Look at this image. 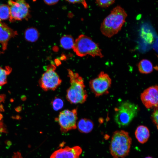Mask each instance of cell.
<instances>
[{"mask_svg": "<svg viewBox=\"0 0 158 158\" xmlns=\"http://www.w3.org/2000/svg\"><path fill=\"white\" fill-rule=\"evenodd\" d=\"M20 99L22 101H25L27 99V97L25 95H23L21 96Z\"/></svg>", "mask_w": 158, "mask_h": 158, "instance_id": "obj_30", "label": "cell"}, {"mask_svg": "<svg viewBox=\"0 0 158 158\" xmlns=\"http://www.w3.org/2000/svg\"><path fill=\"white\" fill-rule=\"evenodd\" d=\"M10 8L8 5L2 4L0 5V21L5 20L9 18Z\"/></svg>", "mask_w": 158, "mask_h": 158, "instance_id": "obj_19", "label": "cell"}, {"mask_svg": "<svg viewBox=\"0 0 158 158\" xmlns=\"http://www.w3.org/2000/svg\"><path fill=\"white\" fill-rule=\"evenodd\" d=\"M3 116L2 114L0 113V121H1L2 119L3 118Z\"/></svg>", "mask_w": 158, "mask_h": 158, "instance_id": "obj_33", "label": "cell"}, {"mask_svg": "<svg viewBox=\"0 0 158 158\" xmlns=\"http://www.w3.org/2000/svg\"><path fill=\"white\" fill-rule=\"evenodd\" d=\"M6 98V95L5 94L0 95V103L4 102Z\"/></svg>", "mask_w": 158, "mask_h": 158, "instance_id": "obj_26", "label": "cell"}, {"mask_svg": "<svg viewBox=\"0 0 158 158\" xmlns=\"http://www.w3.org/2000/svg\"><path fill=\"white\" fill-rule=\"evenodd\" d=\"M68 2L73 4L80 3L85 8L87 7V4L84 0H66Z\"/></svg>", "mask_w": 158, "mask_h": 158, "instance_id": "obj_23", "label": "cell"}, {"mask_svg": "<svg viewBox=\"0 0 158 158\" xmlns=\"http://www.w3.org/2000/svg\"><path fill=\"white\" fill-rule=\"evenodd\" d=\"M111 81L109 75L102 71L97 77L90 81L89 86L95 97H98L109 93Z\"/></svg>", "mask_w": 158, "mask_h": 158, "instance_id": "obj_8", "label": "cell"}, {"mask_svg": "<svg viewBox=\"0 0 158 158\" xmlns=\"http://www.w3.org/2000/svg\"><path fill=\"white\" fill-rule=\"evenodd\" d=\"M14 100L13 98H11L10 99V102H14Z\"/></svg>", "mask_w": 158, "mask_h": 158, "instance_id": "obj_34", "label": "cell"}, {"mask_svg": "<svg viewBox=\"0 0 158 158\" xmlns=\"http://www.w3.org/2000/svg\"><path fill=\"white\" fill-rule=\"evenodd\" d=\"M145 158H153L151 157L148 156V157H147Z\"/></svg>", "mask_w": 158, "mask_h": 158, "instance_id": "obj_35", "label": "cell"}, {"mask_svg": "<svg viewBox=\"0 0 158 158\" xmlns=\"http://www.w3.org/2000/svg\"><path fill=\"white\" fill-rule=\"evenodd\" d=\"M5 143L6 145H7L9 147L11 146L12 144L11 142L8 140H6L5 142Z\"/></svg>", "mask_w": 158, "mask_h": 158, "instance_id": "obj_29", "label": "cell"}, {"mask_svg": "<svg viewBox=\"0 0 158 158\" xmlns=\"http://www.w3.org/2000/svg\"><path fill=\"white\" fill-rule=\"evenodd\" d=\"M139 72L142 74H147L152 72L154 67L152 62L146 59L140 60L137 65Z\"/></svg>", "mask_w": 158, "mask_h": 158, "instance_id": "obj_15", "label": "cell"}, {"mask_svg": "<svg viewBox=\"0 0 158 158\" xmlns=\"http://www.w3.org/2000/svg\"><path fill=\"white\" fill-rule=\"evenodd\" d=\"M127 16L125 10L120 6L114 8L101 24L100 29L102 34L111 38L117 34L125 23Z\"/></svg>", "mask_w": 158, "mask_h": 158, "instance_id": "obj_1", "label": "cell"}, {"mask_svg": "<svg viewBox=\"0 0 158 158\" xmlns=\"http://www.w3.org/2000/svg\"><path fill=\"white\" fill-rule=\"evenodd\" d=\"M22 107L21 106H18L15 108V110L18 112H20L22 110Z\"/></svg>", "mask_w": 158, "mask_h": 158, "instance_id": "obj_27", "label": "cell"}, {"mask_svg": "<svg viewBox=\"0 0 158 158\" xmlns=\"http://www.w3.org/2000/svg\"><path fill=\"white\" fill-rule=\"evenodd\" d=\"M56 67L54 64L49 65L45 71L39 81V84L44 91L55 90L61 84L62 80L56 71Z\"/></svg>", "mask_w": 158, "mask_h": 158, "instance_id": "obj_6", "label": "cell"}, {"mask_svg": "<svg viewBox=\"0 0 158 158\" xmlns=\"http://www.w3.org/2000/svg\"><path fill=\"white\" fill-rule=\"evenodd\" d=\"M77 127L80 132L88 133L93 129L94 123L92 121L89 119L82 118L77 123Z\"/></svg>", "mask_w": 158, "mask_h": 158, "instance_id": "obj_14", "label": "cell"}, {"mask_svg": "<svg viewBox=\"0 0 158 158\" xmlns=\"http://www.w3.org/2000/svg\"><path fill=\"white\" fill-rule=\"evenodd\" d=\"M135 135L140 143L144 144L148 140L150 136V131L146 126L140 125L136 129L135 131Z\"/></svg>", "mask_w": 158, "mask_h": 158, "instance_id": "obj_13", "label": "cell"}, {"mask_svg": "<svg viewBox=\"0 0 158 158\" xmlns=\"http://www.w3.org/2000/svg\"><path fill=\"white\" fill-rule=\"evenodd\" d=\"M138 111L137 105L130 102H123L115 109L114 121L120 127L127 126L137 116Z\"/></svg>", "mask_w": 158, "mask_h": 158, "instance_id": "obj_5", "label": "cell"}, {"mask_svg": "<svg viewBox=\"0 0 158 158\" xmlns=\"http://www.w3.org/2000/svg\"><path fill=\"white\" fill-rule=\"evenodd\" d=\"M4 126H5L4 125V124L3 121H0V128H2Z\"/></svg>", "mask_w": 158, "mask_h": 158, "instance_id": "obj_32", "label": "cell"}, {"mask_svg": "<svg viewBox=\"0 0 158 158\" xmlns=\"http://www.w3.org/2000/svg\"><path fill=\"white\" fill-rule=\"evenodd\" d=\"M72 49L76 54L80 57L89 55L102 58L104 56L98 44L84 35H80L75 39Z\"/></svg>", "mask_w": 158, "mask_h": 158, "instance_id": "obj_4", "label": "cell"}, {"mask_svg": "<svg viewBox=\"0 0 158 158\" xmlns=\"http://www.w3.org/2000/svg\"><path fill=\"white\" fill-rule=\"evenodd\" d=\"M1 51H0V54H1Z\"/></svg>", "mask_w": 158, "mask_h": 158, "instance_id": "obj_36", "label": "cell"}, {"mask_svg": "<svg viewBox=\"0 0 158 158\" xmlns=\"http://www.w3.org/2000/svg\"><path fill=\"white\" fill-rule=\"evenodd\" d=\"M132 139L128 133L123 130H116L112 135L109 150L114 158H124L129 153Z\"/></svg>", "mask_w": 158, "mask_h": 158, "instance_id": "obj_3", "label": "cell"}, {"mask_svg": "<svg viewBox=\"0 0 158 158\" xmlns=\"http://www.w3.org/2000/svg\"><path fill=\"white\" fill-rule=\"evenodd\" d=\"M17 35V31L0 21V43L2 45L3 51L6 50L10 39Z\"/></svg>", "mask_w": 158, "mask_h": 158, "instance_id": "obj_12", "label": "cell"}, {"mask_svg": "<svg viewBox=\"0 0 158 158\" xmlns=\"http://www.w3.org/2000/svg\"><path fill=\"white\" fill-rule=\"evenodd\" d=\"M13 119H15L16 120H20L21 119V117L19 115H17L16 116H12L11 117Z\"/></svg>", "mask_w": 158, "mask_h": 158, "instance_id": "obj_28", "label": "cell"}, {"mask_svg": "<svg viewBox=\"0 0 158 158\" xmlns=\"http://www.w3.org/2000/svg\"><path fill=\"white\" fill-rule=\"evenodd\" d=\"M68 71L70 86L67 90L66 99L71 104L83 103L87 97L84 80L78 73Z\"/></svg>", "mask_w": 158, "mask_h": 158, "instance_id": "obj_2", "label": "cell"}, {"mask_svg": "<svg viewBox=\"0 0 158 158\" xmlns=\"http://www.w3.org/2000/svg\"><path fill=\"white\" fill-rule=\"evenodd\" d=\"M9 0L8 4L10 8L9 20L13 22L16 20L27 19L29 17L30 6L25 0Z\"/></svg>", "mask_w": 158, "mask_h": 158, "instance_id": "obj_7", "label": "cell"}, {"mask_svg": "<svg viewBox=\"0 0 158 158\" xmlns=\"http://www.w3.org/2000/svg\"><path fill=\"white\" fill-rule=\"evenodd\" d=\"M158 107L154 108L153 112L151 115V118L152 121L156 126L157 128H158Z\"/></svg>", "mask_w": 158, "mask_h": 158, "instance_id": "obj_22", "label": "cell"}, {"mask_svg": "<svg viewBox=\"0 0 158 158\" xmlns=\"http://www.w3.org/2000/svg\"><path fill=\"white\" fill-rule=\"evenodd\" d=\"M11 71V68L8 66H6L4 69L0 67V86L7 83V75L9 74Z\"/></svg>", "mask_w": 158, "mask_h": 158, "instance_id": "obj_18", "label": "cell"}, {"mask_svg": "<svg viewBox=\"0 0 158 158\" xmlns=\"http://www.w3.org/2000/svg\"><path fill=\"white\" fill-rule=\"evenodd\" d=\"M115 0H96L97 4L99 6L107 7L114 4Z\"/></svg>", "mask_w": 158, "mask_h": 158, "instance_id": "obj_21", "label": "cell"}, {"mask_svg": "<svg viewBox=\"0 0 158 158\" xmlns=\"http://www.w3.org/2000/svg\"><path fill=\"white\" fill-rule=\"evenodd\" d=\"M4 111L3 105L2 104H0V112H3Z\"/></svg>", "mask_w": 158, "mask_h": 158, "instance_id": "obj_31", "label": "cell"}, {"mask_svg": "<svg viewBox=\"0 0 158 158\" xmlns=\"http://www.w3.org/2000/svg\"><path fill=\"white\" fill-rule=\"evenodd\" d=\"M46 4L51 5L55 4L58 2L59 0H43Z\"/></svg>", "mask_w": 158, "mask_h": 158, "instance_id": "obj_24", "label": "cell"}, {"mask_svg": "<svg viewBox=\"0 0 158 158\" xmlns=\"http://www.w3.org/2000/svg\"><path fill=\"white\" fill-rule=\"evenodd\" d=\"M77 109H65L60 112L55 118L59 124L61 132L65 133L77 128Z\"/></svg>", "mask_w": 158, "mask_h": 158, "instance_id": "obj_9", "label": "cell"}, {"mask_svg": "<svg viewBox=\"0 0 158 158\" xmlns=\"http://www.w3.org/2000/svg\"><path fill=\"white\" fill-rule=\"evenodd\" d=\"M24 36L27 41L33 42L37 41L38 39L39 33L36 29L31 27L25 30Z\"/></svg>", "mask_w": 158, "mask_h": 158, "instance_id": "obj_16", "label": "cell"}, {"mask_svg": "<svg viewBox=\"0 0 158 158\" xmlns=\"http://www.w3.org/2000/svg\"><path fill=\"white\" fill-rule=\"evenodd\" d=\"M158 86L150 87L141 93L140 99L143 104L147 109L158 107Z\"/></svg>", "mask_w": 158, "mask_h": 158, "instance_id": "obj_10", "label": "cell"}, {"mask_svg": "<svg viewBox=\"0 0 158 158\" xmlns=\"http://www.w3.org/2000/svg\"><path fill=\"white\" fill-rule=\"evenodd\" d=\"M82 152V149L79 146L66 147L54 151L50 158H79Z\"/></svg>", "mask_w": 158, "mask_h": 158, "instance_id": "obj_11", "label": "cell"}, {"mask_svg": "<svg viewBox=\"0 0 158 158\" xmlns=\"http://www.w3.org/2000/svg\"><path fill=\"white\" fill-rule=\"evenodd\" d=\"M60 44L63 48L69 49L72 48L74 43L73 38L69 35L63 36L60 40Z\"/></svg>", "mask_w": 158, "mask_h": 158, "instance_id": "obj_17", "label": "cell"}, {"mask_svg": "<svg viewBox=\"0 0 158 158\" xmlns=\"http://www.w3.org/2000/svg\"><path fill=\"white\" fill-rule=\"evenodd\" d=\"M53 109L55 111L61 109L63 106V102L62 99L59 97H55L51 102Z\"/></svg>", "mask_w": 158, "mask_h": 158, "instance_id": "obj_20", "label": "cell"}, {"mask_svg": "<svg viewBox=\"0 0 158 158\" xmlns=\"http://www.w3.org/2000/svg\"><path fill=\"white\" fill-rule=\"evenodd\" d=\"M12 158H23L21 154L19 152L15 153Z\"/></svg>", "mask_w": 158, "mask_h": 158, "instance_id": "obj_25", "label": "cell"}]
</instances>
